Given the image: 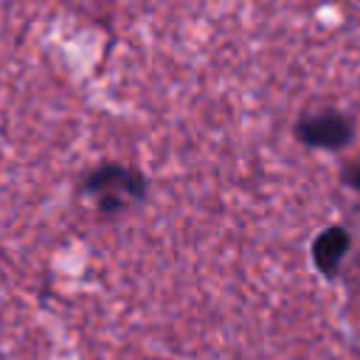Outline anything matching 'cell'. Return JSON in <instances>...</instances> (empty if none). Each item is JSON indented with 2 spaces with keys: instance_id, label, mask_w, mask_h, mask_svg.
Returning a JSON list of instances; mask_svg holds the SVG:
<instances>
[{
  "instance_id": "2",
  "label": "cell",
  "mask_w": 360,
  "mask_h": 360,
  "mask_svg": "<svg viewBox=\"0 0 360 360\" xmlns=\"http://www.w3.org/2000/svg\"><path fill=\"white\" fill-rule=\"evenodd\" d=\"M295 135L301 143L315 149H343L354 138V124L346 112L323 107V110L304 112L295 124Z\"/></svg>"
},
{
  "instance_id": "3",
  "label": "cell",
  "mask_w": 360,
  "mask_h": 360,
  "mask_svg": "<svg viewBox=\"0 0 360 360\" xmlns=\"http://www.w3.org/2000/svg\"><path fill=\"white\" fill-rule=\"evenodd\" d=\"M352 248V236L343 225H332L312 242V262L323 276H335Z\"/></svg>"
},
{
  "instance_id": "1",
  "label": "cell",
  "mask_w": 360,
  "mask_h": 360,
  "mask_svg": "<svg viewBox=\"0 0 360 360\" xmlns=\"http://www.w3.org/2000/svg\"><path fill=\"white\" fill-rule=\"evenodd\" d=\"M87 191H93L101 211H121L146 194V180L141 172L118 163H104L87 177Z\"/></svg>"
},
{
  "instance_id": "4",
  "label": "cell",
  "mask_w": 360,
  "mask_h": 360,
  "mask_svg": "<svg viewBox=\"0 0 360 360\" xmlns=\"http://www.w3.org/2000/svg\"><path fill=\"white\" fill-rule=\"evenodd\" d=\"M343 183H346L349 188L360 191V160H354V163L343 166Z\"/></svg>"
}]
</instances>
